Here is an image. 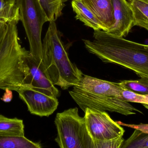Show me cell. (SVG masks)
I'll return each instance as SVG.
<instances>
[{
    "label": "cell",
    "instance_id": "6da1fadb",
    "mask_svg": "<svg viewBox=\"0 0 148 148\" xmlns=\"http://www.w3.org/2000/svg\"><path fill=\"white\" fill-rule=\"evenodd\" d=\"M92 41L83 40L89 52L103 62L122 66L140 78L148 79V45L114 36L102 30H94Z\"/></svg>",
    "mask_w": 148,
    "mask_h": 148
},
{
    "label": "cell",
    "instance_id": "7a4b0ae2",
    "mask_svg": "<svg viewBox=\"0 0 148 148\" xmlns=\"http://www.w3.org/2000/svg\"><path fill=\"white\" fill-rule=\"evenodd\" d=\"M123 87L111 82L83 74L80 82L69 91L76 103L84 112L87 108L116 112L125 116L142 112L121 99Z\"/></svg>",
    "mask_w": 148,
    "mask_h": 148
},
{
    "label": "cell",
    "instance_id": "3957f363",
    "mask_svg": "<svg viewBox=\"0 0 148 148\" xmlns=\"http://www.w3.org/2000/svg\"><path fill=\"white\" fill-rule=\"evenodd\" d=\"M49 22L42 43L40 67L54 85L66 89L77 85L83 74L69 59L55 21Z\"/></svg>",
    "mask_w": 148,
    "mask_h": 148
},
{
    "label": "cell",
    "instance_id": "277c9868",
    "mask_svg": "<svg viewBox=\"0 0 148 148\" xmlns=\"http://www.w3.org/2000/svg\"><path fill=\"white\" fill-rule=\"evenodd\" d=\"M17 23L5 22L0 26V89L4 91L17 92L25 85L27 74Z\"/></svg>",
    "mask_w": 148,
    "mask_h": 148
},
{
    "label": "cell",
    "instance_id": "5b68a950",
    "mask_svg": "<svg viewBox=\"0 0 148 148\" xmlns=\"http://www.w3.org/2000/svg\"><path fill=\"white\" fill-rule=\"evenodd\" d=\"M57 131L55 141L61 148H94L86 128L84 117L77 107L57 113L55 120Z\"/></svg>",
    "mask_w": 148,
    "mask_h": 148
},
{
    "label": "cell",
    "instance_id": "8992f818",
    "mask_svg": "<svg viewBox=\"0 0 148 148\" xmlns=\"http://www.w3.org/2000/svg\"><path fill=\"white\" fill-rule=\"evenodd\" d=\"M15 4L28 39L29 52L40 66L42 56V30L48 19L39 0H16Z\"/></svg>",
    "mask_w": 148,
    "mask_h": 148
},
{
    "label": "cell",
    "instance_id": "52a82bcc",
    "mask_svg": "<svg viewBox=\"0 0 148 148\" xmlns=\"http://www.w3.org/2000/svg\"><path fill=\"white\" fill-rule=\"evenodd\" d=\"M84 112L86 128L93 142L123 136L124 129L107 112L89 108L86 109Z\"/></svg>",
    "mask_w": 148,
    "mask_h": 148
},
{
    "label": "cell",
    "instance_id": "ba28073f",
    "mask_svg": "<svg viewBox=\"0 0 148 148\" xmlns=\"http://www.w3.org/2000/svg\"><path fill=\"white\" fill-rule=\"evenodd\" d=\"M17 92L32 114L48 117L58 108L59 101L57 97L47 95L26 86Z\"/></svg>",
    "mask_w": 148,
    "mask_h": 148
},
{
    "label": "cell",
    "instance_id": "9c48e42d",
    "mask_svg": "<svg viewBox=\"0 0 148 148\" xmlns=\"http://www.w3.org/2000/svg\"><path fill=\"white\" fill-rule=\"evenodd\" d=\"M24 59L27 67V74L24 86L32 88L50 96L57 97L60 95L55 85L47 77L29 51L24 49Z\"/></svg>",
    "mask_w": 148,
    "mask_h": 148
},
{
    "label": "cell",
    "instance_id": "30bf717a",
    "mask_svg": "<svg viewBox=\"0 0 148 148\" xmlns=\"http://www.w3.org/2000/svg\"><path fill=\"white\" fill-rule=\"evenodd\" d=\"M114 7V24L108 30L114 36H126L134 26V16L130 3L127 0H112Z\"/></svg>",
    "mask_w": 148,
    "mask_h": 148
},
{
    "label": "cell",
    "instance_id": "8fae6325",
    "mask_svg": "<svg viewBox=\"0 0 148 148\" xmlns=\"http://www.w3.org/2000/svg\"><path fill=\"white\" fill-rule=\"evenodd\" d=\"M95 16L103 31H108L114 22L112 0H82Z\"/></svg>",
    "mask_w": 148,
    "mask_h": 148
},
{
    "label": "cell",
    "instance_id": "7c38bea8",
    "mask_svg": "<svg viewBox=\"0 0 148 148\" xmlns=\"http://www.w3.org/2000/svg\"><path fill=\"white\" fill-rule=\"evenodd\" d=\"M71 3L77 19L94 30H103L102 26L95 16L82 0H72Z\"/></svg>",
    "mask_w": 148,
    "mask_h": 148
},
{
    "label": "cell",
    "instance_id": "4fadbf2b",
    "mask_svg": "<svg viewBox=\"0 0 148 148\" xmlns=\"http://www.w3.org/2000/svg\"><path fill=\"white\" fill-rule=\"evenodd\" d=\"M0 136H25L23 120L17 118H8L0 114Z\"/></svg>",
    "mask_w": 148,
    "mask_h": 148
},
{
    "label": "cell",
    "instance_id": "5bb4252c",
    "mask_svg": "<svg viewBox=\"0 0 148 148\" xmlns=\"http://www.w3.org/2000/svg\"><path fill=\"white\" fill-rule=\"evenodd\" d=\"M130 3L133 11L134 26L148 31V0H132Z\"/></svg>",
    "mask_w": 148,
    "mask_h": 148
},
{
    "label": "cell",
    "instance_id": "9a60e30c",
    "mask_svg": "<svg viewBox=\"0 0 148 148\" xmlns=\"http://www.w3.org/2000/svg\"><path fill=\"white\" fill-rule=\"evenodd\" d=\"M39 143L31 141L24 136H1L0 148H41Z\"/></svg>",
    "mask_w": 148,
    "mask_h": 148
},
{
    "label": "cell",
    "instance_id": "2e32d148",
    "mask_svg": "<svg viewBox=\"0 0 148 148\" xmlns=\"http://www.w3.org/2000/svg\"><path fill=\"white\" fill-rule=\"evenodd\" d=\"M66 0H39L49 22L56 21L62 14Z\"/></svg>",
    "mask_w": 148,
    "mask_h": 148
},
{
    "label": "cell",
    "instance_id": "e0dca14e",
    "mask_svg": "<svg viewBox=\"0 0 148 148\" xmlns=\"http://www.w3.org/2000/svg\"><path fill=\"white\" fill-rule=\"evenodd\" d=\"M124 141L121 148H148V133L138 129Z\"/></svg>",
    "mask_w": 148,
    "mask_h": 148
},
{
    "label": "cell",
    "instance_id": "ac0fdd59",
    "mask_svg": "<svg viewBox=\"0 0 148 148\" xmlns=\"http://www.w3.org/2000/svg\"><path fill=\"white\" fill-rule=\"evenodd\" d=\"M20 21L19 10L16 5H11L6 3L5 0H0V21L2 22Z\"/></svg>",
    "mask_w": 148,
    "mask_h": 148
},
{
    "label": "cell",
    "instance_id": "d6986e66",
    "mask_svg": "<svg viewBox=\"0 0 148 148\" xmlns=\"http://www.w3.org/2000/svg\"><path fill=\"white\" fill-rule=\"evenodd\" d=\"M123 88L141 94H148V79L141 78L135 81H123L119 83Z\"/></svg>",
    "mask_w": 148,
    "mask_h": 148
},
{
    "label": "cell",
    "instance_id": "ffe728a7",
    "mask_svg": "<svg viewBox=\"0 0 148 148\" xmlns=\"http://www.w3.org/2000/svg\"><path fill=\"white\" fill-rule=\"evenodd\" d=\"M123 136L115 139L94 142V148H121L124 142Z\"/></svg>",
    "mask_w": 148,
    "mask_h": 148
},
{
    "label": "cell",
    "instance_id": "44dd1931",
    "mask_svg": "<svg viewBox=\"0 0 148 148\" xmlns=\"http://www.w3.org/2000/svg\"><path fill=\"white\" fill-rule=\"evenodd\" d=\"M116 122L119 125H121V126H125V127L131 128L134 129H139L143 132L148 133V124L140 123L138 125H134V124H126V123H123L121 122L120 121Z\"/></svg>",
    "mask_w": 148,
    "mask_h": 148
},
{
    "label": "cell",
    "instance_id": "7402d4cb",
    "mask_svg": "<svg viewBox=\"0 0 148 148\" xmlns=\"http://www.w3.org/2000/svg\"><path fill=\"white\" fill-rule=\"evenodd\" d=\"M5 93L1 98L2 101L5 103H8L11 101L13 98L12 91L10 90H5Z\"/></svg>",
    "mask_w": 148,
    "mask_h": 148
},
{
    "label": "cell",
    "instance_id": "603a6c76",
    "mask_svg": "<svg viewBox=\"0 0 148 148\" xmlns=\"http://www.w3.org/2000/svg\"><path fill=\"white\" fill-rule=\"evenodd\" d=\"M5 1L6 3L9 5H15L16 0H5Z\"/></svg>",
    "mask_w": 148,
    "mask_h": 148
},
{
    "label": "cell",
    "instance_id": "cb8c5ba5",
    "mask_svg": "<svg viewBox=\"0 0 148 148\" xmlns=\"http://www.w3.org/2000/svg\"><path fill=\"white\" fill-rule=\"evenodd\" d=\"M3 22H2L1 21H0V26H1V25H2V23H3Z\"/></svg>",
    "mask_w": 148,
    "mask_h": 148
},
{
    "label": "cell",
    "instance_id": "d4e9b609",
    "mask_svg": "<svg viewBox=\"0 0 148 148\" xmlns=\"http://www.w3.org/2000/svg\"><path fill=\"white\" fill-rule=\"evenodd\" d=\"M129 2H130V1H132V0H127Z\"/></svg>",
    "mask_w": 148,
    "mask_h": 148
}]
</instances>
